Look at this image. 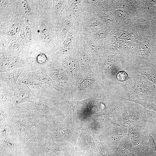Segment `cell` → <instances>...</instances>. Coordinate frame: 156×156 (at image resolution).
Listing matches in <instances>:
<instances>
[{
  "instance_id": "obj_1",
  "label": "cell",
  "mask_w": 156,
  "mask_h": 156,
  "mask_svg": "<svg viewBox=\"0 0 156 156\" xmlns=\"http://www.w3.org/2000/svg\"><path fill=\"white\" fill-rule=\"evenodd\" d=\"M113 108L119 125L127 128L156 118V112L122 99L116 102Z\"/></svg>"
},
{
  "instance_id": "obj_2",
  "label": "cell",
  "mask_w": 156,
  "mask_h": 156,
  "mask_svg": "<svg viewBox=\"0 0 156 156\" xmlns=\"http://www.w3.org/2000/svg\"><path fill=\"white\" fill-rule=\"evenodd\" d=\"M156 94V86L145 76L135 72L122 86L123 99L130 101L152 100Z\"/></svg>"
},
{
  "instance_id": "obj_3",
  "label": "cell",
  "mask_w": 156,
  "mask_h": 156,
  "mask_svg": "<svg viewBox=\"0 0 156 156\" xmlns=\"http://www.w3.org/2000/svg\"><path fill=\"white\" fill-rule=\"evenodd\" d=\"M155 42V35L139 36L134 42L133 51L126 57L128 63L136 68L156 61Z\"/></svg>"
},
{
  "instance_id": "obj_4",
  "label": "cell",
  "mask_w": 156,
  "mask_h": 156,
  "mask_svg": "<svg viewBox=\"0 0 156 156\" xmlns=\"http://www.w3.org/2000/svg\"><path fill=\"white\" fill-rule=\"evenodd\" d=\"M54 89L51 88L44 92L32 95L27 101L20 104L45 117L56 116L60 112L55 103L57 93Z\"/></svg>"
},
{
  "instance_id": "obj_5",
  "label": "cell",
  "mask_w": 156,
  "mask_h": 156,
  "mask_svg": "<svg viewBox=\"0 0 156 156\" xmlns=\"http://www.w3.org/2000/svg\"><path fill=\"white\" fill-rule=\"evenodd\" d=\"M16 106V111L13 118L20 129L35 127L47 133V117L37 114L20 104Z\"/></svg>"
},
{
  "instance_id": "obj_6",
  "label": "cell",
  "mask_w": 156,
  "mask_h": 156,
  "mask_svg": "<svg viewBox=\"0 0 156 156\" xmlns=\"http://www.w3.org/2000/svg\"><path fill=\"white\" fill-rule=\"evenodd\" d=\"M19 135L22 149L29 151H39L43 149L47 133L35 127L20 129Z\"/></svg>"
},
{
  "instance_id": "obj_7",
  "label": "cell",
  "mask_w": 156,
  "mask_h": 156,
  "mask_svg": "<svg viewBox=\"0 0 156 156\" xmlns=\"http://www.w3.org/2000/svg\"><path fill=\"white\" fill-rule=\"evenodd\" d=\"M131 24L138 36L156 34L150 18L144 11H138L133 16Z\"/></svg>"
},
{
  "instance_id": "obj_8",
  "label": "cell",
  "mask_w": 156,
  "mask_h": 156,
  "mask_svg": "<svg viewBox=\"0 0 156 156\" xmlns=\"http://www.w3.org/2000/svg\"><path fill=\"white\" fill-rule=\"evenodd\" d=\"M21 74L25 76L43 83L61 93L60 88L54 83L48 74L45 67L33 72L29 71L26 69Z\"/></svg>"
},
{
  "instance_id": "obj_9",
  "label": "cell",
  "mask_w": 156,
  "mask_h": 156,
  "mask_svg": "<svg viewBox=\"0 0 156 156\" xmlns=\"http://www.w3.org/2000/svg\"><path fill=\"white\" fill-rule=\"evenodd\" d=\"M19 132L13 135L0 138V148L2 151L14 152L22 149Z\"/></svg>"
},
{
  "instance_id": "obj_10",
  "label": "cell",
  "mask_w": 156,
  "mask_h": 156,
  "mask_svg": "<svg viewBox=\"0 0 156 156\" xmlns=\"http://www.w3.org/2000/svg\"><path fill=\"white\" fill-rule=\"evenodd\" d=\"M31 93L23 85L18 78L15 87L12 99L13 107L27 101L31 96Z\"/></svg>"
},
{
  "instance_id": "obj_11",
  "label": "cell",
  "mask_w": 156,
  "mask_h": 156,
  "mask_svg": "<svg viewBox=\"0 0 156 156\" xmlns=\"http://www.w3.org/2000/svg\"><path fill=\"white\" fill-rule=\"evenodd\" d=\"M23 85L31 93L32 95H35L46 90L49 86L38 80L25 76L22 74L18 78Z\"/></svg>"
},
{
  "instance_id": "obj_12",
  "label": "cell",
  "mask_w": 156,
  "mask_h": 156,
  "mask_svg": "<svg viewBox=\"0 0 156 156\" xmlns=\"http://www.w3.org/2000/svg\"><path fill=\"white\" fill-rule=\"evenodd\" d=\"M23 68H19L6 72H0V79L4 81L8 88L14 93L18 79L22 73L26 70Z\"/></svg>"
},
{
  "instance_id": "obj_13",
  "label": "cell",
  "mask_w": 156,
  "mask_h": 156,
  "mask_svg": "<svg viewBox=\"0 0 156 156\" xmlns=\"http://www.w3.org/2000/svg\"><path fill=\"white\" fill-rule=\"evenodd\" d=\"M0 138L13 135L20 129L14 120L13 116L6 118L0 122Z\"/></svg>"
},
{
  "instance_id": "obj_14",
  "label": "cell",
  "mask_w": 156,
  "mask_h": 156,
  "mask_svg": "<svg viewBox=\"0 0 156 156\" xmlns=\"http://www.w3.org/2000/svg\"><path fill=\"white\" fill-rule=\"evenodd\" d=\"M0 105L7 107H14L12 99L14 93L8 88L6 83L0 79Z\"/></svg>"
},
{
  "instance_id": "obj_15",
  "label": "cell",
  "mask_w": 156,
  "mask_h": 156,
  "mask_svg": "<svg viewBox=\"0 0 156 156\" xmlns=\"http://www.w3.org/2000/svg\"><path fill=\"white\" fill-rule=\"evenodd\" d=\"M135 68L138 73L145 76L156 86V61Z\"/></svg>"
},
{
  "instance_id": "obj_16",
  "label": "cell",
  "mask_w": 156,
  "mask_h": 156,
  "mask_svg": "<svg viewBox=\"0 0 156 156\" xmlns=\"http://www.w3.org/2000/svg\"><path fill=\"white\" fill-rule=\"evenodd\" d=\"M23 68L29 71H31L32 64L25 59L20 57L15 59L6 68L0 70V72H6L19 68Z\"/></svg>"
},
{
  "instance_id": "obj_17",
  "label": "cell",
  "mask_w": 156,
  "mask_h": 156,
  "mask_svg": "<svg viewBox=\"0 0 156 156\" xmlns=\"http://www.w3.org/2000/svg\"><path fill=\"white\" fill-rule=\"evenodd\" d=\"M136 3L138 11H144L153 7L156 8V0H136Z\"/></svg>"
},
{
  "instance_id": "obj_18",
  "label": "cell",
  "mask_w": 156,
  "mask_h": 156,
  "mask_svg": "<svg viewBox=\"0 0 156 156\" xmlns=\"http://www.w3.org/2000/svg\"><path fill=\"white\" fill-rule=\"evenodd\" d=\"M0 122L6 118L13 116L16 111V106L7 107L0 105Z\"/></svg>"
},
{
  "instance_id": "obj_19",
  "label": "cell",
  "mask_w": 156,
  "mask_h": 156,
  "mask_svg": "<svg viewBox=\"0 0 156 156\" xmlns=\"http://www.w3.org/2000/svg\"><path fill=\"white\" fill-rule=\"evenodd\" d=\"M146 148L148 156H156V144L150 132Z\"/></svg>"
},
{
  "instance_id": "obj_20",
  "label": "cell",
  "mask_w": 156,
  "mask_h": 156,
  "mask_svg": "<svg viewBox=\"0 0 156 156\" xmlns=\"http://www.w3.org/2000/svg\"><path fill=\"white\" fill-rule=\"evenodd\" d=\"M131 101L137 103L148 109L156 112V105L152 100H140Z\"/></svg>"
},
{
  "instance_id": "obj_21",
  "label": "cell",
  "mask_w": 156,
  "mask_h": 156,
  "mask_svg": "<svg viewBox=\"0 0 156 156\" xmlns=\"http://www.w3.org/2000/svg\"><path fill=\"white\" fill-rule=\"evenodd\" d=\"M148 123L150 132L156 144V118L149 119Z\"/></svg>"
},
{
  "instance_id": "obj_22",
  "label": "cell",
  "mask_w": 156,
  "mask_h": 156,
  "mask_svg": "<svg viewBox=\"0 0 156 156\" xmlns=\"http://www.w3.org/2000/svg\"><path fill=\"white\" fill-rule=\"evenodd\" d=\"M144 11L150 18L154 26L156 34V8H152Z\"/></svg>"
},
{
  "instance_id": "obj_23",
  "label": "cell",
  "mask_w": 156,
  "mask_h": 156,
  "mask_svg": "<svg viewBox=\"0 0 156 156\" xmlns=\"http://www.w3.org/2000/svg\"><path fill=\"white\" fill-rule=\"evenodd\" d=\"M42 36L43 40L45 42H49L51 40V35L50 32L47 28H44L41 29Z\"/></svg>"
},
{
  "instance_id": "obj_24",
  "label": "cell",
  "mask_w": 156,
  "mask_h": 156,
  "mask_svg": "<svg viewBox=\"0 0 156 156\" xmlns=\"http://www.w3.org/2000/svg\"><path fill=\"white\" fill-rule=\"evenodd\" d=\"M21 7L24 13L27 15H29L31 14V9L28 2L25 0L21 1Z\"/></svg>"
},
{
  "instance_id": "obj_25",
  "label": "cell",
  "mask_w": 156,
  "mask_h": 156,
  "mask_svg": "<svg viewBox=\"0 0 156 156\" xmlns=\"http://www.w3.org/2000/svg\"><path fill=\"white\" fill-rule=\"evenodd\" d=\"M102 20L107 23H111L113 22V19L109 15L105 14H103L101 16Z\"/></svg>"
},
{
  "instance_id": "obj_26",
  "label": "cell",
  "mask_w": 156,
  "mask_h": 156,
  "mask_svg": "<svg viewBox=\"0 0 156 156\" xmlns=\"http://www.w3.org/2000/svg\"><path fill=\"white\" fill-rule=\"evenodd\" d=\"M107 30H101L97 33V37L101 40H103L105 38L107 35Z\"/></svg>"
},
{
  "instance_id": "obj_27",
  "label": "cell",
  "mask_w": 156,
  "mask_h": 156,
  "mask_svg": "<svg viewBox=\"0 0 156 156\" xmlns=\"http://www.w3.org/2000/svg\"><path fill=\"white\" fill-rule=\"evenodd\" d=\"M89 45L94 52H98V48L96 44L92 42L90 43Z\"/></svg>"
},
{
  "instance_id": "obj_28",
  "label": "cell",
  "mask_w": 156,
  "mask_h": 156,
  "mask_svg": "<svg viewBox=\"0 0 156 156\" xmlns=\"http://www.w3.org/2000/svg\"><path fill=\"white\" fill-rule=\"evenodd\" d=\"M99 24V21L96 18H94L90 21V25L92 26H96Z\"/></svg>"
},
{
  "instance_id": "obj_29",
  "label": "cell",
  "mask_w": 156,
  "mask_h": 156,
  "mask_svg": "<svg viewBox=\"0 0 156 156\" xmlns=\"http://www.w3.org/2000/svg\"><path fill=\"white\" fill-rule=\"evenodd\" d=\"M26 34L27 36H29L31 33L30 29L28 26H26L25 27Z\"/></svg>"
},
{
  "instance_id": "obj_30",
  "label": "cell",
  "mask_w": 156,
  "mask_h": 156,
  "mask_svg": "<svg viewBox=\"0 0 156 156\" xmlns=\"http://www.w3.org/2000/svg\"><path fill=\"white\" fill-rule=\"evenodd\" d=\"M155 57L156 58V34L155 35Z\"/></svg>"
},
{
  "instance_id": "obj_31",
  "label": "cell",
  "mask_w": 156,
  "mask_h": 156,
  "mask_svg": "<svg viewBox=\"0 0 156 156\" xmlns=\"http://www.w3.org/2000/svg\"><path fill=\"white\" fill-rule=\"evenodd\" d=\"M152 100L156 105V94L155 96V97H154Z\"/></svg>"
},
{
  "instance_id": "obj_32",
  "label": "cell",
  "mask_w": 156,
  "mask_h": 156,
  "mask_svg": "<svg viewBox=\"0 0 156 156\" xmlns=\"http://www.w3.org/2000/svg\"><path fill=\"white\" fill-rule=\"evenodd\" d=\"M155 5H156H156H155ZM155 7L156 8V6H155Z\"/></svg>"
}]
</instances>
